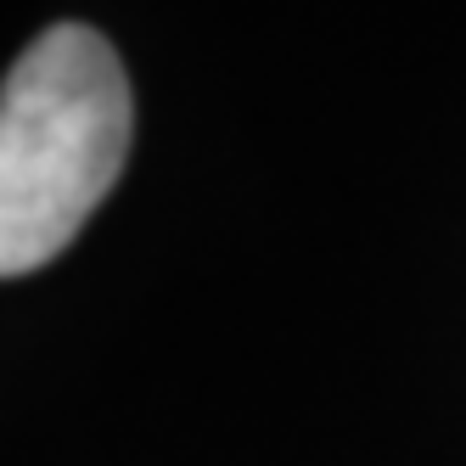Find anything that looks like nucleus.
Instances as JSON below:
<instances>
[{"label":"nucleus","instance_id":"f257e3e1","mask_svg":"<svg viewBox=\"0 0 466 466\" xmlns=\"http://www.w3.org/2000/svg\"><path fill=\"white\" fill-rule=\"evenodd\" d=\"M136 102L118 51L85 23H56L0 85V281L51 264L113 191Z\"/></svg>","mask_w":466,"mask_h":466}]
</instances>
